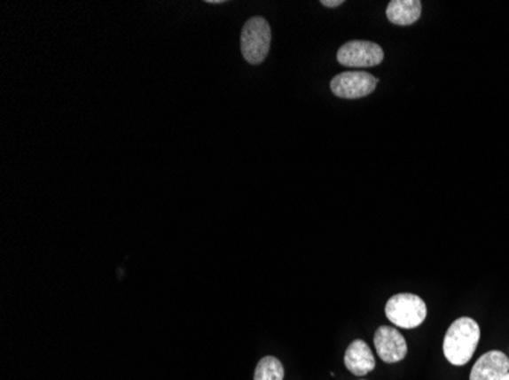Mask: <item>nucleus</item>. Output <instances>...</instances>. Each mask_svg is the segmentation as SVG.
<instances>
[{
	"mask_svg": "<svg viewBox=\"0 0 509 380\" xmlns=\"http://www.w3.org/2000/svg\"><path fill=\"white\" fill-rule=\"evenodd\" d=\"M481 339V327L473 318L462 316L456 320L444 337V354L450 364L462 367L466 365L476 352Z\"/></svg>",
	"mask_w": 509,
	"mask_h": 380,
	"instance_id": "obj_1",
	"label": "nucleus"
},
{
	"mask_svg": "<svg viewBox=\"0 0 509 380\" xmlns=\"http://www.w3.org/2000/svg\"><path fill=\"white\" fill-rule=\"evenodd\" d=\"M271 29L264 17H252L241 33V54L250 65H260L270 50Z\"/></svg>",
	"mask_w": 509,
	"mask_h": 380,
	"instance_id": "obj_2",
	"label": "nucleus"
},
{
	"mask_svg": "<svg viewBox=\"0 0 509 380\" xmlns=\"http://www.w3.org/2000/svg\"><path fill=\"white\" fill-rule=\"evenodd\" d=\"M386 316L401 329L421 326L427 316V306L415 294H396L386 305Z\"/></svg>",
	"mask_w": 509,
	"mask_h": 380,
	"instance_id": "obj_3",
	"label": "nucleus"
},
{
	"mask_svg": "<svg viewBox=\"0 0 509 380\" xmlns=\"http://www.w3.org/2000/svg\"><path fill=\"white\" fill-rule=\"evenodd\" d=\"M379 80L364 70H349L331 80V91L341 99H358L371 95Z\"/></svg>",
	"mask_w": 509,
	"mask_h": 380,
	"instance_id": "obj_4",
	"label": "nucleus"
},
{
	"mask_svg": "<svg viewBox=\"0 0 509 380\" xmlns=\"http://www.w3.org/2000/svg\"><path fill=\"white\" fill-rule=\"evenodd\" d=\"M383 58H385V52L379 44L372 43V42H362V40L348 42L337 52V61L341 66L354 67V69L379 66Z\"/></svg>",
	"mask_w": 509,
	"mask_h": 380,
	"instance_id": "obj_5",
	"label": "nucleus"
},
{
	"mask_svg": "<svg viewBox=\"0 0 509 380\" xmlns=\"http://www.w3.org/2000/svg\"><path fill=\"white\" fill-rule=\"evenodd\" d=\"M374 344L380 358L388 364H395L406 358V339L394 327H379L375 332Z\"/></svg>",
	"mask_w": 509,
	"mask_h": 380,
	"instance_id": "obj_6",
	"label": "nucleus"
},
{
	"mask_svg": "<svg viewBox=\"0 0 509 380\" xmlns=\"http://www.w3.org/2000/svg\"><path fill=\"white\" fill-rule=\"evenodd\" d=\"M509 373V358L500 350H491L479 358L470 380H500Z\"/></svg>",
	"mask_w": 509,
	"mask_h": 380,
	"instance_id": "obj_7",
	"label": "nucleus"
},
{
	"mask_svg": "<svg viewBox=\"0 0 509 380\" xmlns=\"http://www.w3.org/2000/svg\"><path fill=\"white\" fill-rule=\"evenodd\" d=\"M345 365H347V368L351 371L352 375L362 377V376L368 375L375 368L374 353L369 348L368 344L362 341V339H356L347 348Z\"/></svg>",
	"mask_w": 509,
	"mask_h": 380,
	"instance_id": "obj_8",
	"label": "nucleus"
},
{
	"mask_svg": "<svg viewBox=\"0 0 509 380\" xmlns=\"http://www.w3.org/2000/svg\"><path fill=\"white\" fill-rule=\"evenodd\" d=\"M423 12V4L419 0H392L386 10L389 22L400 27H409L418 22Z\"/></svg>",
	"mask_w": 509,
	"mask_h": 380,
	"instance_id": "obj_9",
	"label": "nucleus"
},
{
	"mask_svg": "<svg viewBox=\"0 0 509 380\" xmlns=\"http://www.w3.org/2000/svg\"><path fill=\"white\" fill-rule=\"evenodd\" d=\"M284 379V367L277 358L266 356L261 359L254 369V380H282Z\"/></svg>",
	"mask_w": 509,
	"mask_h": 380,
	"instance_id": "obj_10",
	"label": "nucleus"
},
{
	"mask_svg": "<svg viewBox=\"0 0 509 380\" xmlns=\"http://www.w3.org/2000/svg\"><path fill=\"white\" fill-rule=\"evenodd\" d=\"M322 5L328 6V8H337V6L343 5V0H322Z\"/></svg>",
	"mask_w": 509,
	"mask_h": 380,
	"instance_id": "obj_11",
	"label": "nucleus"
},
{
	"mask_svg": "<svg viewBox=\"0 0 509 380\" xmlns=\"http://www.w3.org/2000/svg\"><path fill=\"white\" fill-rule=\"evenodd\" d=\"M500 380H509V373H506V375H505Z\"/></svg>",
	"mask_w": 509,
	"mask_h": 380,
	"instance_id": "obj_12",
	"label": "nucleus"
}]
</instances>
